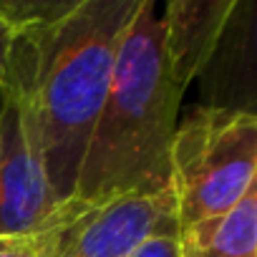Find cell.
I'll use <instances>...</instances> for the list:
<instances>
[{"instance_id":"obj_1","label":"cell","mask_w":257,"mask_h":257,"mask_svg":"<svg viewBox=\"0 0 257 257\" xmlns=\"http://www.w3.org/2000/svg\"><path fill=\"white\" fill-rule=\"evenodd\" d=\"M142 0H71L11 33L6 91L16 98L61 204L73 199L121 38Z\"/></svg>"},{"instance_id":"obj_2","label":"cell","mask_w":257,"mask_h":257,"mask_svg":"<svg viewBox=\"0 0 257 257\" xmlns=\"http://www.w3.org/2000/svg\"><path fill=\"white\" fill-rule=\"evenodd\" d=\"M182 96L167 71L157 3L142 0L121 38L73 199L101 204L169 189V154Z\"/></svg>"},{"instance_id":"obj_3","label":"cell","mask_w":257,"mask_h":257,"mask_svg":"<svg viewBox=\"0 0 257 257\" xmlns=\"http://www.w3.org/2000/svg\"><path fill=\"white\" fill-rule=\"evenodd\" d=\"M169 172L179 232L237 207L254 187V113L229 106L189 108L172 139Z\"/></svg>"},{"instance_id":"obj_4","label":"cell","mask_w":257,"mask_h":257,"mask_svg":"<svg viewBox=\"0 0 257 257\" xmlns=\"http://www.w3.org/2000/svg\"><path fill=\"white\" fill-rule=\"evenodd\" d=\"M177 227L172 189L126 194L101 204L68 199L43 229V257H128L144 239Z\"/></svg>"},{"instance_id":"obj_5","label":"cell","mask_w":257,"mask_h":257,"mask_svg":"<svg viewBox=\"0 0 257 257\" xmlns=\"http://www.w3.org/2000/svg\"><path fill=\"white\" fill-rule=\"evenodd\" d=\"M61 209L16 98L0 101V234H38Z\"/></svg>"},{"instance_id":"obj_6","label":"cell","mask_w":257,"mask_h":257,"mask_svg":"<svg viewBox=\"0 0 257 257\" xmlns=\"http://www.w3.org/2000/svg\"><path fill=\"white\" fill-rule=\"evenodd\" d=\"M234 8V0H169L162 8V51L182 93L214 58Z\"/></svg>"},{"instance_id":"obj_7","label":"cell","mask_w":257,"mask_h":257,"mask_svg":"<svg viewBox=\"0 0 257 257\" xmlns=\"http://www.w3.org/2000/svg\"><path fill=\"white\" fill-rule=\"evenodd\" d=\"M179 257H257V189L229 212L182 229Z\"/></svg>"},{"instance_id":"obj_8","label":"cell","mask_w":257,"mask_h":257,"mask_svg":"<svg viewBox=\"0 0 257 257\" xmlns=\"http://www.w3.org/2000/svg\"><path fill=\"white\" fill-rule=\"evenodd\" d=\"M46 242L38 234H0V257H43Z\"/></svg>"},{"instance_id":"obj_9","label":"cell","mask_w":257,"mask_h":257,"mask_svg":"<svg viewBox=\"0 0 257 257\" xmlns=\"http://www.w3.org/2000/svg\"><path fill=\"white\" fill-rule=\"evenodd\" d=\"M128 257H179V232H159L144 239Z\"/></svg>"},{"instance_id":"obj_10","label":"cell","mask_w":257,"mask_h":257,"mask_svg":"<svg viewBox=\"0 0 257 257\" xmlns=\"http://www.w3.org/2000/svg\"><path fill=\"white\" fill-rule=\"evenodd\" d=\"M8 51H11V31L0 18V98L6 93V78H8Z\"/></svg>"},{"instance_id":"obj_11","label":"cell","mask_w":257,"mask_h":257,"mask_svg":"<svg viewBox=\"0 0 257 257\" xmlns=\"http://www.w3.org/2000/svg\"><path fill=\"white\" fill-rule=\"evenodd\" d=\"M0 101H3V98H0Z\"/></svg>"}]
</instances>
